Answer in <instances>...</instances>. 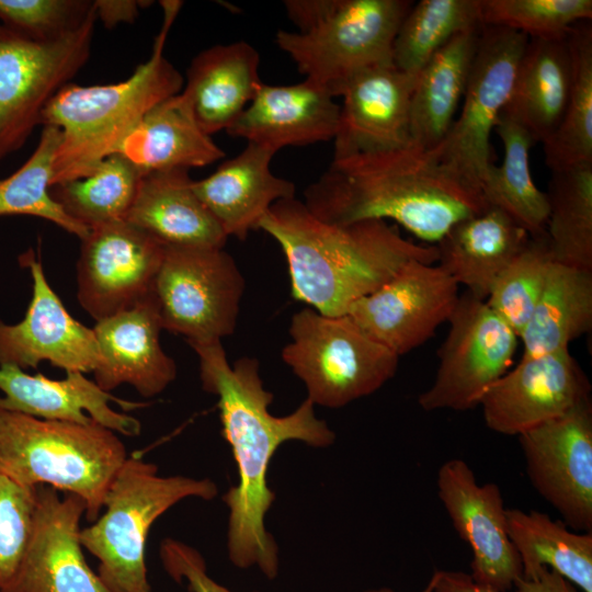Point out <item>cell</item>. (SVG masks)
I'll return each mask as SVG.
<instances>
[{
    "instance_id": "cell-22",
    "label": "cell",
    "mask_w": 592,
    "mask_h": 592,
    "mask_svg": "<svg viewBox=\"0 0 592 592\" xmlns=\"http://www.w3.org/2000/svg\"><path fill=\"white\" fill-rule=\"evenodd\" d=\"M84 373L68 372L64 379H50L42 373L31 375L15 366L0 365V406L12 411L45 420L81 424L96 422L115 433L137 436L140 422L124 411L145 407L144 402L119 399L101 389Z\"/></svg>"
},
{
    "instance_id": "cell-5",
    "label": "cell",
    "mask_w": 592,
    "mask_h": 592,
    "mask_svg": "<svg viewBox=\"0 0 592 592\" xmlns=\"http://www.w3.org/2000/svg\"><path fill=\"white\" fill-rule=\"evenodd\" d=\"M126 458L122 440L96 422L45 420L0 406V474L22 486L76 494L88 521L100 516Z\"/></svg>"
},
{
    "instance_id": "cell-24",
    "label": "cell",
    "mask_w": 592,
    "mask_h": 592,
    "mask_svg": "<svg viewBox=\"0 0 592 592\" xmlns=\"http://www.w3.org/2000/svg\"><path fill=\"white\" fill-rule=\"evenodd\" d=\"M276 151L247 143L210 175L193 180V190L227 237L244 240L271 206L295 197V184L276 177L270 164Z\"/></svg>"
},
{
    "instance_id": "cell-18",
    "label": "cell",
    "mask_w": 592,
    "mask_h": 592,
    "mask_svg": "<svg viewBox=\"0 0 592 592\" xmlns=\"http://www.w3.org/2000/svg\"><path fill=\"white\" fill-rule=\"evenodd\" d=\"M591 385L569 348L522 357L482 396L479 406L487 426L519 436L590 399Z\"/></svg>"
},
{
    "instance_id": "cell-37",
    "label": "cell",
    "mask_w": 592,
    "mask_h": 592,
    "mask_svg": "<svg viewBox=\"0 0 592 592\" xmlns=\"http://www.w3.org/2000/svg\"><path fill=\"white\" fill-rule=\"evenodd\" d=\"M480 27V0H421L411 5L399 26L392 64L415 79L452 38Z\"/></svg>"
},
{
    "instance_id": "cell-35",
    "label": "cell",
    "mask_w": 592,
    "mask_h": 592,
    "mask_svg": "<svg viewBox=\"0 0 592 592\" xmlns=\"http://www.w3.org/2000/svg\"><path fill=\"white\" fill-rule=\"evenodd\" d=\"M572 79L560 124L543 143L545 163L551 170L592 163V26L583 21L567 34Z\"/></svg>"
},
{
    "instance_id": "cell-47",
    "label": "cell",
    "mask_w": 592,
    "mask_h": 592,
    "mask_svg": "<svg viewBox=\"0 0 592 592\" xmlns=\"http://www.w3.org/2000/svg\"><path fill=\"white\" fill-rule=\"evenodd\" d=\"M433 590H434V580L431 577L429 583L421 592H433ZM363 592H394V591L389 588L383 587V588L369 589Z\"/></svg>"
},
{
    "instance_id": "cell-15",
    "label": "cell",
    "mask_w": 592,
    "mask_h": 592,
    "mask_svg": "<svg viewBox=\"0 0 592 592\" xmlns=\"http://www.w3.org/2000/svg\"><path fill=\"white\" fill-rule=\"evenodd\" d=\"M458 286L441 266L412 260L353 303L345 315L400 356L423 344L448 321L459 298Z\"/></svg>"
},
{
    "instance_id": "cell-8",
    "label": "cell",
    "mask_w": 592,
    "mask_h": 592,
    "mask_svg": "<svg viewBox=\"0 0 592 592\" xmlns=\"http://www.w3.org/2000/svg\"><path fill=\"white\" fill-rule=\"evenodd\" d=\"M282 358L316 406L341 408L377 391L397 371L399 356L373 340L346 315L310 307L295 312Z\"/></svg>"
},
{
    "instance_id": "cell-21",
    "label": "cell",
    "mask_w": 592,
    "mask_h": 592,
    "mask_svg": "<svg viewBox=\"0 0 592 592\" xmlns=\"http://www.w3.org/2000/svg\"><path fill=\"white\" fill-rule=\"evenodd\" d=\"M100 360L94 382L110 392L122 384L150 398L161 394L177 377V365L162 349V330L150 295L136 306L96 321L92 328Z\"/></svg>"
},
{
    "instance_id": "cell-26",
    "label": "cell",
    "mask_w": 592,
    "mask_h": 592,
    "mask_svg": "<svg viewBox=\"0 0 592 592\" xmlns=\"http://www.w3.org/2000/svg\"><path fill=\"white\" fill-rule=\"evenodd\" d=\"M124 220L166 247L224 248L228 239L195 194L184 169L143 174Z\"/></svg>"
},
{
    "instance_id": "cell-42",
    "label": "cell",
    "mask_w": 592,
    "mask_h": 592,
    "mask_svg": "<svg viewBox=\"0 0 592 592\" xmlns=\"http://www.w3.org/2000/svg\"><path fill=\"white\" fill-rule=\"evenodd\" d=\"M36 508V487L0 474V590L15 574L29 546Z\"/></svg>"
},
{
    "instance_id": "cell-10",
    "label": "cell",
    "mask_w": 592,
    "mask_h": 592,
    "mask_svg": "<svg viewBox=\"0 0 592 592\" xmlns=\"http://www.w3.org/2000/svg\"><path fill=\"white\" fill-rule=\"evenodd\" d=\"M246 282L224 248L166 247L151 296L162 329L187 343L221 341L236 330Z\"/></svg>"
},
{
    "instance_id": "cell-40",
    "label": "cell",
    "mask_w": 592,
    "mask_h": 592,
    "mask_svg": "<svg viewBox=\"0 0 592 592\" xmlns=\"http://www.w3.org/2000/svg\"><path fill=\"white\" fill-rule=\"evenodd\" d=\"M591 0H480L485 26L509 29L528 38H557L591 21Z\"/></svg>"
},
{
    "instance_id": "cell-38",
    "label": "cell",
    "mask_w": 592,
    "mask_h": 592,
    "mask_svg": "<svg viewBox=\"0 0 592 592\" xmlns=\"http://www.w3.org/2000/svg\"><path fill=\"white\" fill-rule=\"evenodd\" d=\"M60 140L57 127L43 126L29 159L12 174L0 179V217L26 215L43 218L82 240L89 229L72 219L50 194Z\"/></svg>"
},
{
    "instance_id": "cell-13",
    "label": "cell",
    "mask_w": 592,
    "mask_h": 592,
    "mask_svg": "<svg viewBox=\"0 0 592 592\" xmlns=\"http://www.w3.org/2000/svg\"><path fill=\"white\" fill-rule=\"evenodd\" d=\"M517 437L535 490L567 526L592 533L591 399Z\"/></svg>"
},
{
    "instance_id": "cell-17",
    "label": "cell",
    "mask_w": 592,
    "mask_h": 592,
    "mask_svg": "<svg viewBox=\"0 0 592 592\" xmlns=\"http://www.w3.org/2000/svg\"><path fill=\"white\" fill-rule=\"evenodd\" d=\"M86 504L76 494L36 487L32 536L23 559L0 592H111L82 553L80 520Z\"/></svg>"
},
{
    "instance_id": "cell-45",
    "label": "cell",
    "mask_w": 592,
    "mask_h": 592,
    "mask_svg": "<svg viewBox=\"0 0 592 592\" xmlns=\"http://www.w3.org/2000/svg\"><path fill=\"white\" fill-rule=\"evenodd\" d=\"M514 588L516 592H577L571 582L546 567L527 578L517 579Z\"/></svg>"
},
{
    "instance_id": "cell-4",
    "label": "cell",
    "mask_w": 592,
    "mask_h": 592,
    "mask_svg": "<svg viewBox=\"0 0 592 592\" xmlns=\"http://www.w3.org/2000/svg\"><path fill=\"white\" fill-rule=\"evenodd\" d=\"M160 3L163 21L151 55L126 80L92 86L69 82L45 106L41 125L57 127L61 134L53 185L83 177L118 152L150 109L182 91L183 77L163 54L182 2Z\"/></svg>"
},
{
    "instance_id": "cell-33",
    "label": "cell",
    "mask_w": 592,
    "mask_h": 592,
    "mask_svg": "<svg viewBox=\"0 0 592 592\" xmlns=\"http://www.w3.org/2000/svg\"><path fill=\"white\" fill-rule=\"evenodd\" d=\"M503 144L501 166L491 164L480 184L487 205L508 214L524 228L531 238H546L548 201L533 181L530 169V149L536 143L514 121L500 115L494 127Z\"/></svg>"
},
{
    "instance_id": "cell-2",
    "label": "cell",
    "mask_w": 592,
    "mask_h": 592,
    "mask_svg": "<svg viewBox=\"0 0 592 592\" xmlns=\"http://www.w3.org/2000/svg\"><path fill=\"white\" fill-rule=\"evenodd\" d=\"M303 203L328 224L391 219L431 243L488 206L433 150L414 144L333 158L304 191Z\"/></svg>"
},
{
    "instance_id": "cell-9",
    "label": "cell",
    "mask_w": 592,
    "mask_h": 592,
    "mask_svg": "<svg viewBox=\"0 0 592 592\" xmlns=\"http://www.w3.org/2000/svg\"><path fill=\"white\" fill-rule=\"evenodd\" d=\"M95 22L92 7L77 29L45 42L0 23V161L25 144L47 103L86 65Z\"/></svg>"
},
{
    "instance_id": "cell-43",
    "label": "cell",
    "mask_w": 592,
    "mask_h": 592,
    "mask_svg": "<svg viewBox=\"0 0 592 592\" xmlns=\"http://www.w3.org/2000/svg\"><path fill=\"white\" fill-rule=\"evenodd\" d=\"M160 557L168 574L179 583L184 582L190 592H232L210 578L200 551L182 542L164 539Z\"/></svg>"
},
{
    "instance_id": "cell-11",
    "label": "cell",
    "mask_w": 592,
    "mask_h": 592,
    "mask_svg": "<svg viewBox=\"0 0 592 592\" xmlns=\"http://www.w3.org/2000/svg\"><path fill=\"white\" fill-rule=\"evenodd\" d=\"M527 43L522 33L482 25L460 113L433 149L442 163L479 192L492 164L491 133L511 96Z\"/></svg>"
},
{
    "instance_id": "cell-19",
    "label": "cell",
    "mask_w": 592,
    "mask_h": 592,
    "mask_svg": "<svg viewBox=\"0 0 592 592\" xmlns=\"http://www.w3.org/2000/svg\"><path fill=\"white\" fill-rule=\"evenodd\" d=\"M21 262L30 269L32 298L20 322L0 320V365L25 369L47 361L67 373L93 372L100 360L93 329L71 317L33 252Z\"/></svg>"
},
{
    "instance_id": "cell-1",
    "label": "cell",
    "mask_w": 592,
    "mask_h": 592,
    "mask_svg": "<svg viewBox=\"0 0 592 592\" xmlns=\"http://www.w3.org/2000/svg\"><path fill=\"white\" fill-rule=\"evenodd\" d=\"M190 346L198 358L203 389L217 397L221 433L237 466V483L223 496L229 510V560L239 569L257 567L275 579L278 546L265 527L275 500L267 485L270 463L285 442L323 448L334 443L335 433L316 415L308 398L286 415L272 414L273 394L264 388L257 358L244 356L230 365L219 340Z\"/></svg>"
},
{
    "instance_id": "cell-44",
    "label": "cell",
    "mask_w": 592,
    "mask_h": 592,
    "mask_svg": "<svg viewBox=\"0 0 592 592\" xmlns=\"http://www.w3.org/2000/svg\"><path fill=\"white\" fill-rule=\"evenodd\" d=\"M93 2L96 20L100 19L106 29H113L119 23H132L136 20L139 9L147 5L146 1L135 0H95Z\"/></svg>"
},
{
    "instance_id": "cell-23",
    "label": "cell",
    "mask_w": 592,
    "mask_h": 592,
    "mask_svg": "<svg viewBox=\"0 0 592 592\" xmlns=\"http://www.w3.org/2000/svg\"><path fill=\"white\" fill-rule=\"evenodd\" d=\"M339 117L340 105L334 98L309 80L287 86L262 82L226 132L277 151L333 139Z\"/></svg>"
},
{
    "instance_id": "cell-36",
    "label": "cell",
    "mask_w": 592,
    "mask_h": 592,
    "mask_svg": "<svg viewBox=\"0 0 592 592\" xmlns=\"http://www.w3.org/2000/svg\"><path fill=\"white\" fill-rule=\"evenodd\" d=\"M143 172L121 152L100 161L88 174L50 187L52 196L89 230L124 220Z\"/></svg>"
},
{
    "instance_id": "cell-27",
    "label": "cell",
    "mask_w": 592,
    "mask_h": 592,
    "mask_svg": "<svg viewBox=\"0 0 592 592\" xmlns=\"http://www.w3.org/2000/svg\"><path fill=\"white\" fill-rule=\"evenodd\" d=\"M531 237L501 209L488 205L455 224L437 242V261L458 285L486 300L492 284Z\"/></svg>"
},
{
    "instance_id": "cell-12",
    "label": "cell",
    "mask_w": 592,
    "mask_h": 592,
    "mask_svg": "<svg viewBox=\"0 0 592 592\" xmlns=\"http://www.w3.org/2000/svg\"><path fill=\"white\" fill-rule=\"evenodd\" d=\"M442 344L433 384L420 394L424 411H466L479 406L485 392L506 373L516 349L515 332L468 292L459 296Z\"/></svg>"
},
{
    "instance_id": "cell-25",
    "label": "cell",
    "mask_w": 592,
    "mask_h": 592,
    "mask_svg": "<svg viewBox=\"0 0 592 592\" xmlns=\"http://www.w3.org/2000/svg\"><path fill=\"white\" fill-rule=\"evenodd\" d=\"M259 64L244 41L212 46L192 59L181 95L203 132L212 136L238 119L262 83Z\"/></svg>"
},
{
    "instance_id": "cell-28",
    "label": "cell",
    "mask_w": 592,
    "mask_h": 592,
    "mask_svg": "<svg viewBox=\"0 0 592 592\" xmlns=\"http://www.w3.org/2000/svg\"><path fill=\"white\" fill-rule=\"evenodd\" d=\"M571 79L567 35L528 38L511 96L501 115L522 126L535 143H544L561 122Z\"/></svg>"
},
{
    "instance_id": "cell-41",
    "label": "cell",
    "mask_w": 592,
    "mask_h": 592,
    "mask_svg": "<svg viewBox=\"0 0 592 592\" xmlns=\"http://www.w3.org/2000/svg\"><path fill=\"white\" fill-rule=\"evenodd\" d=\"M92 7L87 0H0V23L33 41H52L77 29Z\"/></svg>"
},
{
    "instance_id": "cell-6",
    "label": "cell",
    "mask_w": 592,
    "mask_h": 592,
    "mask_svg": "<svg viewBox=\"0 0 592 592\" xmlns=\"http://www.w3.org/2000/svg\"><path fill=\"white\" fill-rule=\"evenodd\" d=\"M409 0H287L298 31L280 30L275 42L306 80L340 96L358 72L392 62V45Z\"/></svg>"
},
{
    "instance_id": "cell-20",
    "label": "cell",
    "mask_w": 592,
    "mask_h": 592,
    "mask_svg": "<svg viewBox=\"0 0 592 592\" xmlns=\"http://www.w3.org/2000/svg\"><path fill=\"white\" fill-rule=\"evenodd\" d=\"M415 79L384 64L355 75L342 89L333 158L403 148L412 143L410 102Z\"/></svg>"
},
{
    "instance_id": "cell-32",
    "label": "cell",
    "mask_w": 592,
    "mask_h": 592,
    "mask_svg": "<svg viewBox=\"0 0 592 592\" xmlns=\"http://www.w3.org/2000/svg\"><path fill=\"white\" fill-rule=\"evenodd\" d=\"M506 527L523 578L546 567L583 592H592V533L571 532L546 513L520 509H506Z\"/></svg>"
},
{
    "instance_id": "cell-7",
    "label": "cell",
    "mask_w": 592,
    "mask_h": 592,
    "mask_svg": "<svg viewBox=\"0 0 592 592\" xmlns=\"http://www.w3.org/2000/svg\"><path fill=\"white\" fill-rule=\"evenodd\" d=\"M217 493L208 478L160 476L155 464L127 457L107 489L105 512L81 530V545L99 560L98 574L111 592H151L145 556L150 527L178 502Z\"/></svg>"
},
{
    "instance_id": "cell-46",
    "label": "cell",
    "mask_w": 592,
    "mask_h": 592,
    "mask_svg": "<svg viewBox=\"0 0 592 592\" xmlns=\"http://www.w3.org/2000/svg\"><path fill=\"white\" fill-rule=\"evenodd\" d=\"M432 578L433 592H501L476 582L469 573L462 571L436 570Z\"/></svg>"
},
{
    "instance_id": "cell-31",
    "label": "cell",
    "mask_w": 592,
    "mask_h": 592,
    "mask_svg": "<svg viewBox=\"0 0 592 592\" xmlns=\"http://www.w3.org/2000/svg\"><path fill=\"white\" fill-rule=\"evenodd\" d=\"M592 326V271L550 263L533 314L519 335L523 356L533 357L569 348Z\"/></svg>"
},
{
    "instance_id": "cell-3",
    "label": "cell",
    "mask_w": 592,
    "mask_h": 592,
    "mask_svg": "<svg viewBox=\"0 0 592 592\" xmlns=\"http://www.w3.org/2000/svg\"><path fill=\"white\" fill-rule=\"evenodd\" d=\"M259 229L281 247L295 299L327 316H343L412 260L437 261L436 246L405 239L385 220L328 224L296 197L271 206Z\"/></svg>"
},
{
    "instance_id": "cell-29",
    "label": "cell",
    "mask_w": 592,
    "mask_h": 592,
    "mask_svg": "<svg viewBox=\"0 0 592 592\" xmlns=\"http://www.w3.org/2000/svg\"><path fill=\"white\" fill-rule=\"evenodd\" d=\"M481 29L456 35L415 77L410 102L414 145L433 150L449 132L467 88Z\"/></svg>"
},
{
    "instance_id": "cell-16",
    "label": "cell",
    "mask_w": 592,
    "mask_h": 592,
    "mask_svg": "<svg viewBox=\"0 0 592 592\" xmlns=\"http://www.w3.org/2000/svg\"><path fill=\"white\" fill-rule=\"evenodd\" d=\"M436 486L455 531L471 549V578L501 592L512 589L523 568L508 534L500 488L492 482L480 486L460 458L441 465Z\"/></svg>"
},
{
    "instance_id": "cell-39",
    "label": "cell",
    "mask_w": 592,
    "mask_h": 592,
    "mask_svg": "<svg viewBox=\"0 0 592 592\" xmlns=\"http://www.w3.org/2000/svg\"><path fill=\"white\" fill-rule=\"evenodd\" d=\"M551 262L547 239L531 238L491 286L487 305L517 338L539 299Z\"/></svg>"
},
{
    "instance_id": "cell-14",
    "label": "cell",
    "mask_w": 592,
    "mask_h": 592,
    "mask_svg": "<svg viewBox=\"0 0 592 592\" xmlns=\"http://www.w3.org/2000/svg\"><path fill=\"white\" fill-rule=\"evenodd\" d=\"M166 246L126 220L89 230L77 262V297L95 320L150 297Z\"/></svg>"
},
{
    "instance_id": "cell-30",
    "label": "cell",
    "mask_w": 592,
    "mask_h": 592,
    "mask_svg": "<svg viewBox=\"0 0 592 592\" xmlns=\"http://www.w3.org/2000/svg\"><path fill=\"white\" fill-rule=\"evenodd\" d=\"M118 152L143 174L205 167L225 157L212 136L198 126L181 92L150 109Z\"/></svg>"
},
{
    "instance_id": "cell-34",
    "label": "cell",
    "mask_w": 592,
    "mask_h": 592,
    "mask_svg": "<svg viewBox=\"0 0 592 592\" xmlns=\"http://www.w3.org/2000/svg\"><path fill=\"white\" fill-rule=\"evenodd\" d=\"M545 193L553 261L592 271V163L551 170Z\"/></svg>"
}]
</instances>
